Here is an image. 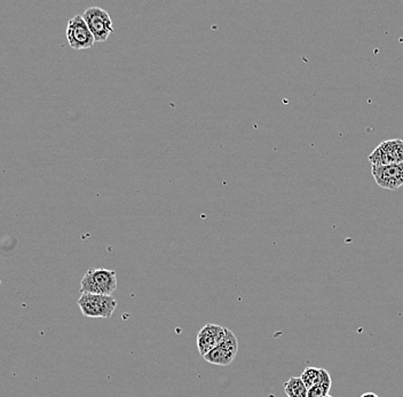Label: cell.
Returning a JSON list of instances; mask_svg holds the SVG:
<instances>
[{
  "label": "cell",
  "instance_id": "cell-4",
  "mask_svg": "<svg viewBox=\"0 0 403 397\" xmlns=\"http://www.w3.org/2000/svg\"><path fill=\"white\" fill-rule=\"evenodd\" d=\"M372 166L394 165L403 163V140L390 139L376 147L369 156Z\"/></svg>",
  "mask_w": 403,
  "mask_h": 397
},
{
  "label": "cell",
  "instance_id": "cell-11",
  "mask_svg": "<svg viewBox=\"0 0 403 397\" xmlns=\"http://www.w3.org/2000/svg\"><path fill=\"white\" fill-rule=\"evenodd\" d=\"M302 382L305 384L306 387L312 388L313 386L316 385L320 379H321V369L320 368H313V366H309L304 370L302 377Z\"/></svg>",
  "mask_w": 403,
  "mask_h": 397
},
{
  "label": "cell",
  "instance_id": "cell-5",
  "mask_svg": "<svg viewBox=\"0 0 403 397\" xmlns=\"http://www.w3.org/2000/svg\"><path fill=\"white\" fill-rule=\"evenodd\" d=\"M66 41L69 46L76 50H88L94 45V37L88 29L82 15L73 16L66 25Z\"/></svg>",
  "mask_w": 403,
  "mask_h": 397
},
{
  "label": "cell",
  "instance_id": "cell-2",
  "mask_svg": "<svg viewBox=\"0 0 403 397\" xmlns=\"http://www.w3.org/2000/svg\"><path fill=\"white\" fill-rule=\"evenodd\" d=\"M83 315L90 319H111L116 309L117 300L113 295L104 294H82L78 301Z\"/></svg>",
  "mask_w": 403,
  "mask_h": 397
},
{
  "label": "cell",
  "instance_id": "cell-8",
  "mask_svg": "<svg viewBox=\"0 0 403 397\" xmlns=\"http://www.w3.org/2000/svg\"><path fill=\"white\" fill-rule=\"evenodd\" d=\"M226 335V328L215 324H206L199 330L197 335V348L199 354L204 357L212 349L220 344Z\"/></svg>",
  "mask_w": 403,
  "mask_h": 397
},
{
  "label": "cell",
  "instance_id": "cell-3",
  "mask_svg": "<svg viewBox=\"0 0 403 397\" xmlns=\"http://www.w3.org/2000/svg\"><path fill=\"white\" fill-rule=\"evenodd\" d=\"M82 16L95 41L104 43L109 39L113 32V25L107 11L100 7H90Z\"/></svg>",
  "mask_w": 403,
  "mask_h": 397
},
{
  "label": "cell",
  "instance_id": "cell-7",
  "mask_svg": "<svg viewBox=\"0 0 403 397\" xmlns=\"http://www.w3.org/2000/svg\"><path fill=\"white\" fill-rule=\"evenodd\" d=\"M372 176L379 187L388 190H397L403 186V163L372 166Z\"/></svg>",
  "mask_w": 403,
  "mask_h": 397
},
{
  "label": "cell",
  "instance_id": "cell-1",
  "mask_svg": "<svg viewBox=\"0 0 403 397\" xmlns=\"http://www.w3.org/2000/svg\"><path fill=\"white\" fill-rule=\"evenodd\" d=\"M117 288V274L109 269H90L80 281V293L113 295Z\"/></svg>",
  "mask_w": 403,
  "mask_h": 397
},
{
  "label": "cell",
  "instance_id": "cell-6",
  "mask_svg": "<svg viewBox=\"0 0 403 397\" xmlns=\"http://www.w3.org/2000/svg\"><path fill=\"white\" fill-rule=\"evenodd\" d=\"M239 351V340L236 335L226 328V335L221 341L220 344L206 354L203 358L208 363L214 365L227 366L233 362Z\"/></svg>",
  "mask_w": 403,
  "mask_h": 397
},
{
  "label": "cell",
  "instance_id": "cell-9",
  "mask_svg": "<svg viewBox=\"0 0 403 397\" xmlns=\"http://www.w3.org/2000/svg\"><path fill=\"white\" fill-rule=\"evenodd\" d=\"M331 377L327 370L321 369V379L316 385L309 388L307 397H323L327 396L330 393L331 389Z\"/></svg>",
  "mask_w": 403,
  "mask_h": 397
},
{
  "label": "cell",
  "instance_id": "cell-10",
  "mask_svg": "<svg viewBox=\"0 0 403 397\" xmlns=\"http://www.w3.org/2000/svg\"><path fill=\"white\" fill-rule=\"evenodd\" d=\"M284 391L288 397H307L309 388L306 387L300 377H292L284 384Z\"/></svg>",
  "mask_w": 403,
  "mask_h": 397
},
{
  "label": "cell",
  "instance_id": "cell-12",
  "mask_svg": "<svg viewBox=\"0 0 403 397\" xmlns=\"http://www.w3.org/2000/svg\"><path fill=\"white\" fill-rule=\"evenodd\" d=\"M361 397H379L375 393H372V391H369V393H365V394L361 395Z\"/></svg>",
  "mask_w": 403,
  "mask_h": 397
},
{
  "label": "cell",
  "instance_id": "cell-13",
  "mask_svg": "<svg viewBox=\"0 0 403 397\" xmlns=\"http://www.w3.org/2000/svg\"><path fill=\"white\" fill-rule=\"evenodd\" d=\"M323 397H332V396H331V395H327V396H323Z\"/></svg>",
  "mask_w": 403,
  "mask_h": 397
}]
</instances>
